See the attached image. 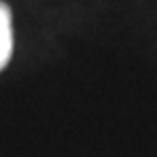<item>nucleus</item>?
Here are the masks:
<instances>
[{
	"label": "nucleus",
	"instance_id": "f257e3e1",
	"mask_svg": "<svg viewBox=\"0 0 157 157\" xmlns=\"http://www.w3.org/2000/svg\"><path fill=\"white\" fill-rule=\"evenodd\" d=\"M12 57V17L10 8L0 2V71Z\"/></svg>",
	"mask_w": 157,
	"mask_h": 157
}]
</instances>
